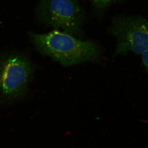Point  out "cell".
<instances>
[{
  "label": "cell",
  "mask_w": 148,
  "mask_h": 148,
  "mask_svg": "<svg viewBox=\"0 0 148 148\" xmlns=\"http://www.w3.org/2000/svg\"><path fill=\"white\" fill-rule=\"evenodd\" d=\"M31 37L40 53L64 66L95 61L101 56V47L94 41L84 40L61 30L53 29L43 34L32 33Z\"/></svg>",
  "instance_id": "obj_1"
},
{
  "label": "cell",
  "mask_w": 148,
  "mask_h": 148,
  "mask_svg": "<svg viewBox=\"0 0 148 148\" xmlns=\"http://www.w3.org/2000/svg\"><path fill=\"white\" fill-rule=\"evenodd\" d=\"M35 70L34 64L22 53H0V107L25 97Z\"/></svg>",
  "instance_id": "obj_2"
},
{
  "label": "cell",
  "mask_w": 148,
  "mask_h": 148,
  "mask_svg": "<svg viewBox=\"0 0 148 148\" xmlns=\"http://www.w3.org/2000/svg\"><path fill=\"white\" fill-rule=\"evenodd\" d=\"M41 23L55 30H62L82 39L86 21L80 0H40L36 11Z\"/></svg>",
  "instance_id": "obj_3"
},
{
  "label": "cell",
  "mask_w": 148,
  "mask_h": 148,
  "mask_svg": "<svg viewBox=\"0 0 148 148\" xmlns=\"http://www.w3.org/2000/svg\"><path fill=\"white\" fill-rule=\"evenodd\" d=\"M109 33L117 40L115 54H142L148 49V18L119 15L113 17Z\"/></svg>",
  "instance_id": "obj_4"
},
{
  "label": "cell",
  "mask_w": 148,
  "mask_h": 148,
  "mask_svg": "<svg viewBox=\"0 0 148 148\" xmlns=\"http://www.w3.org/2000/svg\"><path fill=\"white\" fill-rule=\"evenodd\" d=\"M95 10L102 13L116 0H91Z\"/></svg>",
  "instance_id": "obj_5"
},
{
  "label": "cell",
  "mask_w": 148,
  "mask_h": 148,
  "mask_svg": "<svg viewBox=\"0 0 148 148\" xmlns=\"http://www.w3.org/2000/svg\"><path fill=\"white\" fill-rule=\"evenodd\" d=\"M142 59L143 64L148 71V49L142 53Z\"/></svg>",
  "instance_id": "obj_6"
}]
</instances>
